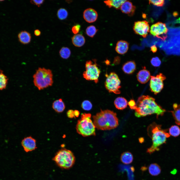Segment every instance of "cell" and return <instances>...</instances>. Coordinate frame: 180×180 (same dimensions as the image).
Returning a JSON list of instances; mask_svg holds the SVG:
<instances>
[{"instance_id":"1","label":"cell","mask_w":180,"mask_h":180,"mask_svg":"<svg viewBox=\"0 0 180 180\" xmlns=\"http://www.w3.org/2000/svg\"><path fill=\"white\" fill-rule=\"evenodd\" d=\"M136 104L135 115L138 118L154 114L158 118L163 115L166 111L156 102L154 98L148 95L139 97Z\"/></svg>"},{"instance_id":"2","label":"cell","mask_w":180,"mask_h":180,"mask_svg":"<svg viewBox=\"0 0 180 180\" xmlns=\"http://www.w3.org/2000/svg\"><path fill=\"white\" fill-rule=\"evenodd\" d=\"M92 118L93 123L98 130H111L116 128L118 125L116 114L110 110H101Z\"/></svg>"},{"instance_id":"3","label":"cell","mask_w":180,"mask_h":180,"mask_svg":"<svg viewBox=\"0 0 180 180\" xmlns=\"http://www.w3.org/2000/svg\"><path fill=\"white\" fill-rule=\"evenodd\" d=\"M148 135L152 138V146L148 148L147 152L150 154L159 150V147L166 143V138L170 135L165 130L162 129L161 126L155 122L150 124L148 128Z\"/></svg>"},{"instance_id":"4","label":"cell","mask_w":180,"mask_h":180,"mask_svg":"<svg viewBox=\"0 0 180 180\" xmlns=\"http://www.w3.org/2000/svg\"><path fill=\"white\" fill-rule=\"evenodd\" d=\"M53 77L51 70L39 68L33 76L34 84L39 90H43L52 85Z\"/></svg>"},{"instance_id":"5","label":"cell","mask_w":180,"mask_h":180,"mask_svg":"<svg viewBox=\"0 0 180 180\" xmlns=\"http://www.w3.org/2000/svg\"><path fill=\"white\" fill-rule=\"evenodd\" d=\"M91 116L90 113H83L81 118L78 121L76 128V132L84 137L96 135V127L91 119Z\"/></svg>"},{"instance_id":"6","label":"cell","mask_w":180,"mask_h":180,"mask_svg":"<svg viewBox=\"0 0 180 180\" xmlns=\"http://www.w3.org/2000/svg\"><path fill=\"white\" fill-rule=\"evenodd\" d=\"M52 160L60 167L66 169L71 168L76 160L73 152L65 148H62L57 152Z\"/></svg>"},{"instance_id":"7","label":"cell","mask_w":180,"mask_h":180,"mask_svg":"<svg viewBox=\"0 0 180 180\" xmlns=\"http://www.w3.org/2000/svg\"><path fill=\"white\" fill-rule=\"evenodd\" d=\"M86 62L85 65L86 70L83 74V77L88 80L93 81L96 83L98 82V78L100 73L96 59Z\"/></svg>"},{"instance_id":"8","label":"cell","mask_w":180,"mask_h":180,"mask_svg":"<svg viewBox=\"0 0 180 180\" xmlns=\"http://www.w3.org/2000/svg\"><path fill=\"white\" fill-rule=\"evenodd\" d=\"M106 77L104 82L105 86L110 93L116 94L120 93V81L118 75L115 72H111L108 74H106Z\"/></svg>"},{"instance_id":"9","label":"cell","mask_w":180,"mask_h":180,"mask_svg":"<svg viewBox=\"0 0 180 180\" xmlns=\"http://www.w3.org/2000/svg\"><path fill=\"white\" fill-rule=\"evenodd\" d=\"M166 78V76L161 73L156 76H151L150 83V90L155 94L159 93L163 88V81Z\"/></svg>"},{"instance_id":"10","label":"cell","mask_w":180,"mask_h":180,"mask_svg":"<svg viewBox=\"0 0 180 180\" xmlns=\"http://www.w3.org/2000/svg\"><path fill=\"white\" fill-rule=\"evenodd\" d=\"M168 31L165 24L158 22L152 24L150 29V34L153 36L164 40Z\"/></svg>"},{"instance_id":"11","label":"cell","mask_w":180,"mask_h":180,"mask_svg":"<svg viewBox=\"0 0 180 180\" xmlns=\"http://www.w3.org/2000/svg\"><path fill=\"white\" fill-rule=\"evenodd\" d=\"M133 29L136 34L145 38L150 32V27L146 21H138L134 23Z\"/></svg>"},{"instance_id":"12","label":"cell","mask_w":180,"mask_h":180,"mask_svg":"<svg viewBox=\"0 0 180 180\" xmlns=\"http://www.w3.org/2000/svg\"><path fill=\"white\" fill-rule=\"evenodd\" d=\"M21 144L26 152L32 151L37 148L36 140L30 136L24 138L21 142Z\"/></svg>"},{"instance_id":"13","label":"cell","mask_w":180,"mask_h":180,"mask_svg":"<svg viewBox=\"0 0 180 180\" xmlns=\"http://www.w3.org/2000/svg\"><path fill=\"white\" fill-rule=\"evenodd\" d=\"M83 17L84 20L89 23L95 22L97 20L98 14L96 11L93 8H89L86 9L84 12Z\"/></svg>"},{"instance_id":"14","label":"cell","mask_w":180,"mask_h":180,"mask_svg":"<svg viewBox=\"0 0 180 180\" xmlns=\"http://www.w3.org/2000/svg\"><path fill=\"white\" fill-rule=\"evenodd\" d=\"M120 8L123 13L132 16L134 13L136 7L131 2L126 0L122 5Z\"/></svg>"},{"instance_id":"15","label":"cell","mask_w":180,"mask_h":180,"mask_svg":"<svg viewBox=\"0 0 180 180\" xmlns=\"http://www.w3.org/2000/svg\"><path fill=\"white\" fill-rule=\"evenodd\" d=\"M150 72L145 68L140 70L137 74L138 80L142 84L147 82L150 79Z\"/></svg>"},{"instance_id":"16","label":"cell","mask_w":180,"mask_h":180,"mask_svg":"<svg viewBox=\"0 0 180 180\" xmlns=\"http://www.w3.org/2000/svg\"><path fill=\"white\" fill-rule=\"evenodd\" d=\"M129 45L128 42L126 41L123 40L118 41L116 44V51L118 54H124L128 51Z\"/></svg>"},{"instance_id":"17","label":"cell","mask_w":180,"mask_h":180,"mask_svg":"<svg viewBox=\"0 0 180 180\" xmlns=\"http://www.w3.org/2000/svg\"><path fill=\"white\" fill-rule=\"evenodd\" d=\"M136 69V65L134 61H128L123 65L122 70L126 74H131L134 72Z\"/></svg>"},{"instance_id":"18","label":"cell","mask_w":180,"mask_h":180,"mask_svg":"<svg viewBox=\"0 0 180 180\" xmlns=\"http://www.w3.org/2000/svg\"><path fill=\"white\" fill-rule=\"evenodd\" d=\"M18 37L20 42L24 44H29L31 40V36L30 34L26 30L20 32L18 34Z\"/></svg>"},{"instance_id":"19","label":"cell","mask_w":180,"mask_h":180,"mask_svg":"<svg viewBox=\"0 0 180 180\" xmlns=\"http://www.w3.org/2000/svg\"><path fill=\"white\" fill-rule=\"evenodd\" d=\"M72 42L75 46L80 47L82 46L85 42V40L84 36L80 34L74 35L72 38Z\"/></svg>"},{"instance_id":"20","label":"cell","mask_w":180,"mask_h":180,"mask_svg":"<svg viewBox=\"0 0 180 180\" xmlns=\"http://www.w3.org/2000/svg\"><path fill=\"white\" fill-rule=\"evenodd\" d=\"M173 106L174 110L170 112L172 113L176 123L180 125V104L174 103Z\"/></svg>"},{"instance_id":"21","label":"cell","mask_w":180,"mask_h":180,"mask_svg":"<svg viewBox=\"0 0 180 180\" xmlns=\"http://www.w3.org/2000/svg\"><path fill=\"white\" fill-rule=\"evenodd\" d=\"M114 105L117 109L122 110L127 106L128 102L127 100L124 98L118 97L116 98L114 102Z\"/></svg>"},{"instance_id":"22","label":"cell","mask_w":180,"mask_h":180,"mask_svg":"<svg viewBox=\"0 0 180 180\" xmlns=\"http://www.w3.org/2000/svg\"><path fill=\"white\" fill-rule=\"evenodd\" d=\"M65 107L64 104L61 98L55 100L52 103V108L55 111L58 113L63 112Z\"/></svg>"},{"instance_id":"23","label":"cell","mask_w":180,"mask_h":180,"mask_svg":"<svg viewBox=\"0 0 180 180\" xmlns=\"http://www.w3.org/2000/svg\"><path fill=\"white\" fill-rule=\"evenodd\" d=\"M120 160L123 164H129L132 162L133 160V156L132 154L129 152H124L121 155Z\"/></svg>"},{"instance_id":"24","label":"cell","mask_w":180,"mask_h":180,"mask_svg":"<svg viewBox=\"0 0 180 180\" xmlns=\"http://www.w3.org/2000/svg\"><path fill=\"white\" fill-rule=\"evenodd\" d=\"M126 0H112L104 1V2L106 6L109 8L113 7L116 9L120 8L122 5Z\"/></svg>"},{"instance_id":"25","label":"cell","mask_w":180,"mask_h":180,"mask_svg":"<svg viewBox=\"0 0 180 180\" xmlns=\"http://www.w3.org/2000/svg\"><path fill=\"white\" fill-rule=\"evenodd\" d=\"M149 173L152 176H156L158 175L161 172L160 166L156 163H153L150 165L148 167Z\"/></svg>"},{"instance_id":"26","label":"cell","mask_w":180,"mask_h":180,"mask_svg":"<svg viewBox=\"0 0 180 180\" xmlns=\"http://www.w3.org/2000/svg\"><path fill=\"white\" fill-rule=\"evenodd\" d=\"M8 80L7 77L3 73L2 70H0V90L6 88Z\"/></svg>"},{"instance_id":"27","label":"cell","mask_w":180,"mask_h":180,"mask_svg":"<svg viewBox=\"0 0 180 180\" xmlns=\"http://www.w3.org/2000/svg\"><path fill=\"white\" fill-rule=\"evenodd\" d=\"M59 53L60 56L64 59L68 58L71 54V51L70 49L65 47H62L60 50Z\"/></svg>"},{"instance_id":"28","label":"cell","mask_w":180,"mask_h":180,"mask_svg":"<svg viewBox=\"0 0 180 180\" xmlns=\"http://www.w3.org/2000/svg\"><path fill=\"white\" fill-rule=\"evenodd\" d=\"M57 16L60 20H63L66 19L68 16V12L64 8L59 9L57 12Z\"/></svg>"},{"instance_id":"29","label":"cell","mask_w":180,"mask_h":180,"mask_svg":"<svg viewBox=\"0 0 180 180\" xmlns=\"http://www.w3.org/2000/svg\"><path fill=\"white\" fill-rule=\"evenodd\" d=\"M173 136L176 137L180 134V129L177 126H172L169 129V134Z\"/></svg>"},{"instance_id":"30","label":"cell","mask_w":180,"mask_h":180,"mask_svg":"<svg viewBox=\"0 0 180 180\" xmlns=\"http://www.w3.org/2000/svg\"><path fill=\"white\" fill-rule=\"evenodd\" d=\"M98 30L94 26L91 25L88 26L86 30L87 35L91 38L93 37L97 32Z\"/></svg>"},{"instance_id":"31","label":"cell","mask_w":180,"mask_h":180,"mask_svg":"<svg viewBox=\"0 0 180 180\" xmlns=\"http://www.w3.org/2000/svg\"><path fill=\"white\" fill-rule=\"evenodd\" d=\"M81 106L82 108L84 110H89L92 109V105L90 101L88 100H86L83 102Z\"/></svg>"},{"instance_id":"32","label":"cell","mask_w":180,"mask_h":180,"mask_svg":"<svg viewBox=\"0 0 180 180\" xmlns=\"http://www.w3.org/2000/svg\"><path fill=\"white\" fill-rule=\"evenodd\" d=\"M150 62L152 66L155 67H158L160 66L161 61L158 57H156L152 58Z\"/></svg>"},{"instance_id":"33","label":"cell","mask_w":180,"mask_h":180,"mask_svg":"<svg viewBox=\"0 0 180 180\" xmlns=\"http://www.w3.org/2000/svg\"><path fill=\"white\" fill-rule=\"evenodd\" d=\"M149 4H151L158 6H163L164 4V0H149Z\"/></svg>"},{"instance_id":"34","label":"cell","mask_w":180,"mask_h":180,"mask_svg":"<svg viewBox=\"0 0 180 180\" xmlns=\"http://www.w3.org/2000/svg\"><path fill=\"white\" fill-rule=\"evenodd\" d=\"M80 28V25L76 24L72 26V31L74 34H76L79 32Z\"/></svg>"},{"instance_id":"35","label":"cell","mask_w":180,"mask_h":180,"mask_svg":"<svg viewBox=\"0 0 180 180\" xmlns=\"http://www.w3.org/2000/svg\"><path fill=\"white\" fill-rule=\"evenodd\" d=\"M44 1V0H32L30 1V2L32 4L36 5L38 7H40L43 4Z\"/></svg>"},{"instance_id":"36","label":"cell","mask_w":180,"mask_h":180,"mask_svg":"<svg viewBox=\"0 0 180 180\" xmlns=\"http://www.w3.org/2000/svg\"><path fill=\"white\" fill-rule=\"evenodd\" d=\"M128 104L131 109L135 110L136 104L134 100H130L128 102Z\"/></svg>"},{"instance_id":"37","label":"cell","mask_w":180,"mask_h":180,"mask_svg":"<svg viewBox=\"0 0 180 180\" xmlns=\"http://www.w3.org/2000/svg\"><path fill=\"white\" fill-rule=\"evenodd\" d=\"M66 114L67 116L69 118H76L74 114V111L72 110H68Z\"/></svg>"},{"instance_id":"38","label":"cell","mask_w":180,"mask_h":180,"mask_svg":"<svg viewBox=\"0 0 180 180\" xmlns=\"http://www.w3.org/2000/svg\"><path fill=\"white\" fill-rule=\"evenodd\" d=\"M34 34L36 36H40L41 34V32L38 29L35 30L34 31Z\"/></svg>"},{"instance_id":"39","label":"cell","mask_w":180,"mask_h":180,"mask_svg":"<svg viewBox=\"0 0 180 180\" xmlns=\"http://www.w3.org/2000/svg\"><path fill=\"white\" fill-rule=\"evenodd\" d=\"M151 50L153 53L156 52L157 50V48L155 45L152 46L151 47Z\"/></svg>"},{"instance_id":"40","label":"cell","mask_w":180,"mask_h":180,"mask_svg":"<svg viewBox=\"0 0 180 180\" xmlns=\"http://www.w3.org/2000/svg\"><path fill=\"white\" fill-rule=\"evenodd\" d=\"M120 58L118 56H116L114 58V63L116 64H118V63L120 62Z\"/></svg>"},{"instance_id":"41","label":"cell","mask_w":180,"mask_h":180,"mask_svg":"<svg viewBox=\"0 0 180 180\" xmlns=\"http://www.w3.org/2000/svg\"><path fill=\"white\" fill-rule=\"evenodd\" d=\"M74 114L75 116L78 117L80 114V112L78 110H75L74 111Z\"/></svg>"},{"instance_id":"42","label":"cell","mask_w":180,"mask_h":180,"mask_svg":"<svg viewBox=\"0 0 180 180\" xmlns=\"http://www.w3.org/2000/svg\"><path fill=\"white\" fill-rule=\"evenodd\" d=\"M4 1V0H0V2H2Z\"/></svg>"}]
</instances>
